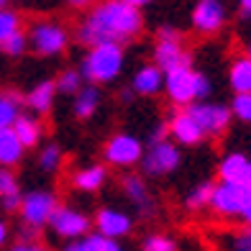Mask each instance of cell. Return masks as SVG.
Here are the masks:
<instances>
[{"instance_id":"obj_1","label":"cell","mask_w":251,"mask_h":251,"mask_svg":"<svg viewBox=\"0 0 251 251\" xmlns=\"http://www.w3.org/2000/svg\"><path fill=\"white\" fill-rule=\"evenodd\" d=\"M144 33L141 8L128 5L126 0H95L85 8L82 21L75 28V41L82 47L93 44H131Z\"/></svg>"},{"instance_id":"obj_2","label":"cell","mask_w":251,"mask_h":251,"mask_svg":"<svg viewBox=\"0 0 251 251\" xmlns=\"http://www.w3.org/2000/svg\"><path fill=\"white\" fill-rule=\"evenodd\" d=\"M123 62H126L123 44H110V41L93 44V47H87L82 56L79 72H82L87 82L108 85V82H116L118 75L123 72Z\"/></svg>"},{"instance_id":"obj_3","label":"cell","mask_w":251,"mask_h":251,"mask_svg":"<svg viewBox=\"0 0 251 251\" xmlns=\"http://www.w3.org/2000/svg\"><path fill=\"white\" fill-rule=\"evenodd\" d=\"M164 93L177 108H185L195 100H208L213 85L202 72L192 70V64H182L164 72Z\"/></svg>"},{"instance_id":"obj_4","label":"cell","mask_w":251,"mask_h":251,"mask_svg":"<svg viewBox=\"0 0 251 251\" xmlns=\"http://www.w3.org/2000/svg\"><path fill=\"white\" fill-rule=\"evenodd\" d=\"M26 36H28V49L39 56H59L70 47V31L54 18L33 21L26 28Z\"/></svg>"},{"instance_id":"obj_5","label":"cell","mask_w":251,"mask_h":251,"mask_svg":"<svg viewBox=\"0 0 251 251\" xmlns=\"http://www.w3.org/2000/svg\"><path fill=\"white\" fill-rule=\"evenodd\" d=\"M139 164L146 177H164V175L177 172V167L182 164L179 144L169 141V136L167 139L149 141V149H144V156Z\"/></svg>"},{"instance_id":"obj_6","label":"cell","mask_w":251,"mask_h":251,"mask_svg":"<svg viewBox=\"0 0 251 251\" xmlns=\"http://www.w3.org/2000/svg\"><path fill=\"white\" fill-rule=\"evenodd\" d=\"M192 56L182 44V33L172 26H162L156 31V44H154V64L162 72H169L175 67L190 64Z\"/></svg>"},{"instance_id":"obj_7","label":"cell","mask_w":251,"mask_h":251,"mask_svg":"<svg viewBox=\"0 0 251 251\" xmlns=\"http://www.w3.org/2000/svg\"><path fill=\"white\" fill-rule=\"evenodd\" d=\"M144 156V144L133 133H113L102 146V159L110 167L118 169H131L141 162Z\"/></svg>"},{"instance_id":"obj_8","label":"cell","mask_w":251,"mask_h":251,"mask_svg":"<svg viewBox=\"0 0 251 251\" xmlns=\"http://www.w3.org/2000/svg\"><path fill=\"white\" fill-rule=\"evenodd\" d=\"M249 195H251V187H244V185H238V182L221 179L213 185V195H210L208 208L215 215H221V218H238Z\"/></svg>"},{"instance_id":"obj_9","label":"cell","mask_w":251,"mask_h":251,"mask_svg":"<svg viewBox=\"0 0 251 251\" xmlns=\"http://www.w3.org/2000/svg\"><path fill=\"white\" fill-rule=\"evenodd\" d=\"M56 195L49 190H31L21 198V208H18V215H21V223H26L31 228L41 231L44 226L49 223L51 213L56 208Z\"/></svg>"},{"instance_id":"obj_10","label":"cell","mask_w":251,"mask_h":251,"mask_svg":"<svg viewBox=\"0 0 251 251\" xmlns=\"http://www.w3.org/2000/svg\"><path fill=\"white\" fill-rule=\"evenodd\" d=\"M185 110L192 118L200 123V128L205 131V136H223L231 126L233 113L228 105H218V102H205V100H195L185 105Z\"/></svg>"},{"instance_id":"obj_11","label":"cell","mask_w":251,"mask_h":251,"mask_svg":"<svg viewBox=\"0 0 251 251\" xmlns=\"http://www.w3.org/2000/svg\"><path fill=\"white\" fill-rule=\"evenodd\" d=\"M47 226L51 228L54 236L64 238V241H72V238H79V236L90 233L93 221H90L82 210H77V208H70V205H56Z\"/></svg>"},{"instance_id":"obj_12","label":"cell","mask_w":251,"mask_h":251,"mask_svg":"<svg viewBox=\"0 0 251 251\" xmlns=\"http://www.w3.org/2000/svg\"><path fill=\"white\" fill-rule=\"evenodd\" d=\"M228 21V10L223 5V0H200L192 8V28L200 36H215Z\"/></svg>"},{"instance_id":"obj_13","label":"cell","mask_w":251,"mask_h":251,"mask_svg":"<svg viewBox=\"0 0 251 251\" xmlns=\"http://www.w3.org/2000/svg\"><path fill=\"white\" fill-rule=\"evenodd\" d=\"M169 136H172V141L179 144V146H200L208 136H205V131L200 128V123L190 116V113L182 108L177 110L172 118H169Z\"/></svg>"},{"instance_id":"obj_14","label":"cell","mask_w":251,"mask_h":251,"mask_svg":"<svg viewBox=\"0 0 251 251\" xmlns=\"http://www.w3.org/2000/svg\"><path fill=\"white\" fill-rule=\"evenodd\" d=\"M95 231L108 238H123L133 231V218L118 208H100L93 218Z\"/></svg>"},{"instance_id":"obj_15","label":"cell","mask_w":251,"mask_h":251,"mask_svg":"<svg viewBox=\"0 0 251 251\" xmlns=\"http://www.w3.org/2000/svg\"><path fill=\"white\" fill-rule=\"evenodd\" d=\"M121 187H123V195L128 198L136 205V210L141 213V218H151L154 215V198L149 192L146 179L141 175H123Z\"/></svg>"},{"instance_id":"obj_16","label":"cell","mask_w":251,"mask_h":251,"mask_svg":"<svg viewBox=\"0 0 251 251\" xmlns=\"http://www.w3.org/2000/svg\"><path fill=\"white\" fill-rule=\"evenodd\" d=\"M218 177L228 182H238L244 187H251V159L241 151H231L221 159Z\"/></svg>"},{"instance_id":"obj_17","label":"cell","mask_w":251,"mask_h":251,"mask_svg":"<svg viewBox=\"0 0 251 251\" xmlns=\"http://www.w3.org/2000/svg\"><path fill=\"white\" fill-rule=\"evenodd\" d=\"M131 90L141 98H154L164 90V72L156 64H144L131 77Z\"/></svg>"},{"instance_id":"obj_18","label":"cell","mask_w":251,"mask_h":251,"mask_svg":"<svg viewBox=\"0 0 251 251\" xmlns=\"http://www.w3.org/2000/svg\"><path fill=\"white\" fill-rule=\"evenodd\" d=\"M72 116L77 121H90L98 113L100 102H102V93H100V85L95 82H85L82 87L77 90V95H72Z\"/></svg>"},{"instance_id":"obj_19","label":"cell","mask_w":251,"mask_h":251,"mask_svg":"<svg viewBox=\"0 0 251 251\" xmlns=\"http://www.w3.org/2000/svg\"><path fill=\"white\" fill-rule=\"evenodd\" d=\"M54 98H56L54 79H44V82H39L31 93L24 95V105L33 113V116H47L54 108Z\"/></svg>"},{"instance_id":"obj_20","label":"cell","mask_w":251,"mask_h":251,"mask_svg":"<svg viewBox=\"0 0 251 251\" xmlns=\"http://www.w3.org/2000/svg\"><path fill=\"white\" fill-rule=\"evenodd\" d=\"M13 133L18 136V141L24 144V149H36L44 139V126H41L39 116H33V113H21L13 123Z\"/></svg>"},{"instance_id":"obj_21","label":"cell","mask_w":251,"mask_h":251,"mask_svg":"<svg viewBox=\"0 0 251 251\" xmlns=\"http://www.w3.org/2000/svg\"><path fill=\"white\" fill-rule=\"evenodd\" d=\"M62 251H123L118 238H108L102 233H85L79 238H72L62 246Z\"/></svg>"},{"instance_id":"obj_22","label":"cell","mask_w":251,"mask_h":251,"mask_svg":"<svg viewBox=\"0 0 251 251\" xmlns=\"http://www.w3.org/2000/svg\"><path fill=\"white\" fill-rule=\"evenodd\" d=\"M108 179V169L102 164H90L82 167L72 175V187H77L79 192H98Z\"/></svg>"},{"instance_id":"obj_23","label":"cell","mask_w":251,"mask_h":251,"mask_svg":"<svg viewBox=\"0 0 251 251\" xmlns=\"http://www.w3.org/2000/svg\"><path fill=\"white\" fill-rule=\"evenodd\" d=\"M21 110H24V95L18 90H0V131L13 128Z\"/></svg>"},{"instance_id":"obj_24","label":"cell","mask_w":251,"mask_h":251,"mask_svg":"<svg viewBox=\"0 0 251 251\" xmlns=\"http://www.w3.org/2000/svg\"><path fill=\"white\" fill-rule=\"evenodd\" d=\"M24 144L18 141V136L13 133V128L0 131V164L3 167H18L24 162Z\"/></svg>"},{"instance_id":"obj_25","label":"cell","mask_w":251,"mask_h":251,"mask_svg":"<svg viewBox=\"0 0 251 251\" xmlns=\"http://www.w3.org/2000/svg\"><path fill=\"white\" fill-rule=\"evenodd\" d=\"M228 85L233 93H251V59L249 56H236L228 70Z\"/></svg>"},{"instance_id":"obj_26","label":"cell","mask_w":251,"mask_h":251,"mask_svg":"<svg viewBox=\"0 0 251 251\" xmlns=\"http://www.w3.org/2000/svg\"><path fill=\"white\" fill-rule=\"evenodd\" d=\"M85 82H87V79L82 77V72H79V70H72V67L62 70L59 75H56V79H54L56 93H62V95H77V90L82 87Z\"/></svg>"},{"instance_id":"obj_27","label":"cell","mask_w":251,"mask_h":251,"mask_svg":"<svg viewBox=\"0 0 251 251\" xmlns=\"http://www.w3.org/2000/svg\"><path fill=\"white\" fill-rule=\"evenodd\" d=\"M213 185H215V182H210V179H205V182H200V185H195V187L187 192V198H185V208L187 210H205L210 205Z\"/></svg>"},{"instance_id":"obj_28","label":"cell","mask_w":251,"mask_h":251,"mask_svg":"<svg viewBox=\"0 0 251 251\" xmlns=\"http://www.w3.org/2000/svg\"><path fill=\"white\" fill-rule=\"evenodd\" d=\"M0 51L10 59H18V56H24L28 51V36H26V28H21L16 33H10L8 39L0 41Z\"/></svg>"},{"instance_id":"obj_29","label":"cell","mask_w":251,"mask_h":251,"mask_svg":"<svg viewBox=\"0 0 251 251\" xmlns=\"http://www.w3.org/2000/svg\"><path fill=\"white\" fill-rule=\"evenodd\" d=\"M64 162V151L59 144H44L39 149V167L44 172H56Z\"/></svg>"},{"instance_id":"obj_30","label":"cell","mask_w":251,"mask_h":251,"mask_svg":"<svg viewBox=\"0 0 251 251\" xmlns=\"http://www.w3.org/2000/svg\"><path fill=\"white\" fill-rule=\"evenodd\" d=\"M24 28V18H21L18 10H10V8H0V41L8 39L10 33H16Z\"/></svg>"},{"instance_id":"obj_31","label":"cell","mask_w":251,"mask_h":251,"mask_svg":"<svg viewBox=\"0 0 251 251\" xmlns=\"http://www.w3.org/2000/svg\"><path fill=\"white\" fill-rule=\"evenodd\" d=\"M231 113L241 123H251V93H233Z\"/></svg>"},{"instance_id":"obj_32","label":"cell","mask_w":251,"mask_h":251,"mask_svg":"<svg viewBox=\"0 0 251 251\" xmlns=\"http://www.w3.org/2000/svg\"><path fill=\"white\" fill-rule=\"evenodd\" d=\"M141 251H177V241L172 236H164V233H151L144 238Z\"/></svg>"},{"instance_id":"obj_33","label":"cell","mask_w":251,"mask_h":251,"mask_svg":"<svg viewBox=\"0 0 251 251\" xmlns=\"http://www.w3.org/2000/svg\"><path fill=\"white\" fill-rule=\"evenodd\" d=\"M18 177L13 172V167H3L0 164V198L10 195V192H18Z\"/></svg>"},{"instance_id":"obj_34","label":"cell","mask_w":251,"mask_h":251,"mask_svg":"<svg viewBox=\"0 0 251 251\" xmlns=\"http://www.w3.org/2000/svg\"><path fill=\"white\" fill-rule=\"evenodd\" d=\"M231 251H251V228H241L231 236Z\"/></svg>"},{"instance_id":"obj_35","label":"cell","mask_w":251,"mask_h":251,"mask_svg":"<svg viewBox=\"0 0 251 251\" xmlns=\"http://www.w3.org/2000/svg\"><path fill=\"white\" fill-rule=\"evenodd\" d=\"M21 190L18 192H10V195H3L0 198V208H3L5 213H18V208H21Z\"/></svg>"},{"instance_id":"obj_36","label":"cell","mask_w":251,"mask_h":251,"mask_svg":"<svg viewBox=\"0 0 251 251\" xmlns=\"http://www.w3.org/2000/svg\"><path fill=\"white\" fill-rule=\"evenodd\" d=\"M8 251H49L47 246H41L39 241H18V244H13Z\"/></svg>"},{"instance_id":"obj_37","label":"cell","mask_w":251,"mask_h":251,"mask_svg":"<svg viewBox=\"0 0 251 251\" xmlns=\"http://www.w3.org/2000/svg\"><path fill=\"white\" fill-rule=\"evenodd\" d=\"M8 238H10V228H8V223L3 218H0V249L8 244Z\"/></svg>"},{"instance_id":"obj_38","label":"cell","mask_w":251,"mask_h":251,"mask_svg":"<svg viewBox=\"0 0 251 251\" xmlns=\"http://www.w3.org/2000/svg\"><path fill=\"white\" fill-rule=\"evenodd\" d=\"M249 228H251V195H249V200H246V205H244V210H241V215H238Z\"/></svg>"},{"instance_id":"obj_39","label":"cell","mask_w":251,"mask_h":251,"mask_svg":"<svg viewBox=\"0 0 251 251\" xmlns=\"http://www.w3.org/2000/svg\"><path fill=\"white\" fill-rule=\"evenodd\" d=\"M95 0H67V5H72V8H79V10H85V8H90Z\"/></svg>"},{"instance_id":"obj_40","label":"cell","mask_w":251,"mask_h":251,"mask_svg":"<svg viewBox=\"0 0 251 251\" xmlns=\"http://www.w3.org/2000/svg\"><path fill=\"white\" fill-rule=\"evenodd\" d=\"M133 95H136V93H133V90H131V87H123V90H121V93H118V100H121V102H128V100H131Z\"/></svg>"},{"instance_id":"obj_41","label":"cell","mask_w":251,"mask_h":251,"mask_svg":"<svg viewBox=\"0 0 251 251\" xmlns=\"http://www.w3.org/2000/svg\"><path fill=\"white\" fill-rule=\"evenodd\" d=\"M238 8H241V16H251V0H238Z\"/></svg>"},{"instance_id":"obj_42","label":"cell","mask_w":251,"mask_h":251,"mask_svg":"<svg viewBox=\"0 0 251 251\" xmlns=\"http://www.w3.org/2000/svg\"><path fill=\"white\" fill-rule=\"evenodd\" d=\"M128 5H136V8H144V5H149V3H154V0H126Z\"/></svg>"},{"instance_id":"obj_43","label":"cell","mask_w":251,"mask_h":251,"mask_svg":"<svg viewBox=\"0 0 251 251\" xmlns=\"http://www.w3.org/2000/svg\"><path fill=\"white\" fill-rule=\"evenodd\" d=\"M5 3H8V0H0V8H3V5H5Z\"/></svg>"},{"instance_id":"obj_44","label":"cell","mask_w":251,"mask_h":251,"mask_svg":"<svg viewBox=\"0 0 251 251\" xmlns=\"http://www.w3.org/2000/svg\"><path fill=\"white\" fill-rule=\"evenodd\" d=\"M246 56H249V59H251V47H249V51H246Z\"/></svg>"}]
</instances>
